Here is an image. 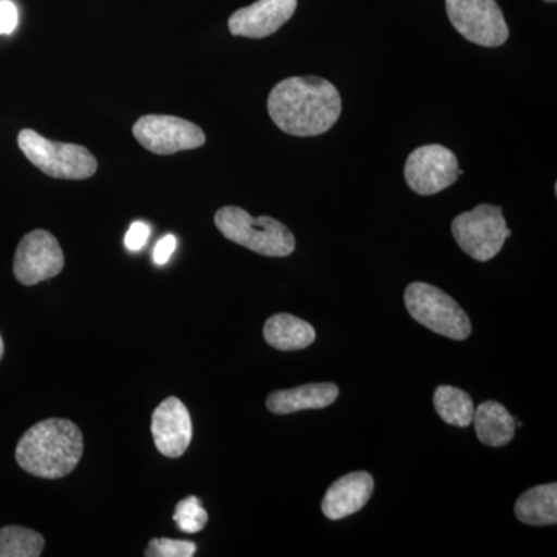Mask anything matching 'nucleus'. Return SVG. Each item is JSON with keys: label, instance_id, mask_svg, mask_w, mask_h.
I'll use <instances>...</instances> for the list:
<instances>
[{"label": "nucleus", "instance_id": "nucleus-21", "mask_svg": "<svg viewBox=\"0 0 557 557\" xmlns=\"http://www.w3.org/2000/svg\"><path fill=\"white\" fill-rule=\"evenodd\" d=\"M197 545L189 541H175V539H152L146 548V557H193Z\"/></svg>", "mask_w": 557, "mask_h": 557}, {"label": "nucleus", "instance_id": "nucleus-12", "mask_svg": "<svg viewBox=\"0 0 557 557\" xmlns=\"http://www.w3.org/2000/svg\"><path fill=\"white\" fill-rule=\"evenodd\" d=\"M296 9L298 0H258L233 13L228 21L231 35L251 39L269 38L292 20Z\"/></svg>", "mask_w": 557, "mask_h": 557}, {"label": "nucleus", "instance_id": "nucleus-16", "mask_svg": "<svg viewBox=\"0 0 557 557\" xmlns=\"http://www.w3.org/2000/svg\"><path fill=\"white\" fill-rule=\"evenodd\" d=\"M472 423H474L475 434L483 445L500 448L515 438V418L500 403H482L478 409H474Z\"/></svg>", "mask_w": 557, "mask_h": 557}, {"label": "nucleus", "instance_id": "nucleus-22", "mask_svg": "<svg viewBox=\"0 0 557 557\" xmlns=\"http://www.w3.org/2000/svg\"><path fill=\"white\" fill-rule=\"evenodd\" d=\"M150 236V228L148 223L145 222H134L131 225L129 231H127L126 239H124V245L129 251H139V249L145 248V245L148 244Z\"/></svg>", "mask_w": 557, "mask_h": 557}, {"label": "nucleus", "instance_id": "nucleus-18", "mask_svg": "<svg viewBox=\"0 0 557 557\" xmlns=\"http://www.w3.org/2000/svg\"><path fill=\"white\" fill-rule=\"evenodd\" d=\"M434 406L445 423L468 428L474 418V403L465 391L453 386H440L435 391Z\"/></svg>", "mask_w": 557, "mask_h": 557}, {"label": "nucleus", "instance_id": "nucleus-8", "mask_svg": "<svg viewBox=\"0 0 557 557\" xmlns=\"http://www.w3.org/2000/svg\"><path fill=\"white\" fill-rule=\"evenodd\" d=\"M463 175L453 150L442 145L421 146L406 160L405 177L409 188L420 196H434L448 189Z\"/></svg>", "mask_w": 557, "mask_h": 557}, {"label": "nucleus", "instance_id": "nucleus-20", "mask_svg": "<svg viewBox=\"0 0 557 557\" xmlns=\"http://www.w3.org/2000/svg\"><path fill=\"white\" fill-rule=\"evenodd\" d=\"M174 522L183 533L196 534L208 523V512L201 507L197 497L183 498L175 507Z\"/></svg>", "mask_w": 557, "mask_h": 557}, {"label": "nucleus", "instance_id": "nucleus-19", "mask_svg": "<svg viewBox=\"0 0 557 557\" xmlns=\"http://www.w3.org/2000/svg\"><path fill=\"white\" fill-rule=\"evenodd\" d=\"M46 541L36 531L24 527H3L0 530V557H39Z\"/></svg>", "mask_w": 557, "mask_h": 557}, {"label": "nucleus", "instance_id": "nucleus-23", "mask_svg": "<svg viewBox=\"0 0 557 557\" xmlns=\"http://www.w3.org/2000/svg\"><path fill=\"white\" fill-rule=\"evenodd\" d=\"M20 13L11 0H0V35H11L16 30Z\"/></svg>", "mask_w": 557, "mask_h": 557}, {"label": "nucleus", "instance_id": "nucleus-17", "mask_svg": "<svg viewBox=\"0 0 557 557\" xmlns=\"http://www.w3.org/2000/svg\"><path fill=\"white\" fill-rule=\"evenodd\" d=\"M516 516L527 525H555L557 522V485L531 487L519 497L515 507Z\"/></svg>", "mask_w": 557, "mask_h": 557}, {"label": "nucleus", "instance_id": "nucleus-10", "mask_svg": "<svg viewBox=\"0 0 557 557\" xmlns=\"http://www.w3.org/2000/svg\"><path fill=\"white\" fill-rule=\"evenodd\" d=\"M64 269V252L60 242L46 230H35L24 236L14 255V276L22 285L39 284L58 276Z\"/></svg>", "mask_w": 557, "mask_h": 557}, {"label": "nucleus", "instance_id": "nucleus-4", "mask_svg": "<svg viewBox=\"0 0 557 557\" xmlns=\"http://www.w3.org/2000/svg\"><path fill=\"white\" fill-rule=\"evenodd\" d=\"M17 143L24 156L49 177L86 180L98 170L97 159L84 146L51 141L32 129L22 131Z\"/></svg>", "mask_w": 557, "mask_h": 557}, {"label": "nucleus", "instance_id": "nucleus-14", "mask_svg": "<svg viewBox=\"0 0 557 557\" xmlns=\"http://www.w3.org/2000/svg\"><path fill=\"white\" fill-rule=\"evenodd\" d=\"M339 388L333 383H313L306 386L273 392L267 398V408L276 416H288L307 409H324L336 401Z\"/></svg>", "mask_w": 557, "mask_h": 557}, {"label": "nucleus", "instance_id": "nucleus-1", "mask_svg": "<svg viewBox=\"0 0 557 557\" xmlns=\"http://www.w3.org/2000/svg\"><path fill=\"white\" fill-rule=\"evenodd\" d=\"M343 110L338 89L318 76L281 81L269 97V113L278 129L295 137H317L335 126Z\"/></svg>", "mask_w": 557, "mask_h": 557}, {"label": "nucleus", "instance_id": "nucleus-24", "mask_svg": "<svg viewBox=\"0 0 557 557\" xmlns=\"http://www.w3.org/2000/svg\"><path fill=\"white\" fill-rule=\"evenodd\" d=\"M175 248H177V239L172 234L161 237L159 244L153 248L152 259L157 265H164L170 262L171 256L174 255Z\"/></svg>", "mask_w": 557, "mask_h": 557}, {"label": "nucleus", "instance_id": "nucleus-5", "mask_svg": "<svg viewBox=\"0 0 557 557\" xmlns=\"http://www.w3.org/2000/svg\"><path fill=\"white\" fill-rule=\"evenodd\" d=\"M406 309L418 324L454 341L471 335V321L465 310L442 289L413 282L405 293Z\"/></svg>", "mask_w": 557, "mask_h": 557}, {"label": "nucleus", "instance_id": "nucleus-3", "mask_svg": "<svg viewBox=\"0 0 557 557\" xmlns=\"http://www.w3.org/2000/svg\"><path fill=\"white\" fill-rule=\"evenodd\" d=\"M215 226L226 239L267 258H287L296 248L295 236L278 220L252 218L239 207H225L215 212Z\"/></svg>", "mask_w": 557, "mask_h": 557}, {"label": "nucleus", "instance_id": "nucleus-9", "mask_svg": "<svg viewBox=\"0 0 557 557\" xmlns=\"http://www.w3.org/2000/svg\"><path fill=\"white\" fill-rule=\"evenodd\" d=\"M134 137L143 148L157 156H172L201 148L207 135L197 124L171 115H146L134 124Z\"/></svg>", "mask_w": 557, "mask_h": 557}, {"label": "nucleus", "instance_id": "nucleus-25", "mask_svg": "<svg viewBox=\"0 0 557 557\" xmlns=\"http://www.w3.org/2000/svg\"><path fill=\"white\" fill-rule=\"evenodd\" d=\"M3 339H2V336H0V359H2L3 357Z\"/></svg>", "mask_w": 557, "mask_h": 557}, {"label": "nucleus", "instance_id": "nucleus-6", "mask_svg": "<svg viewBox=\"0 0 557 557\" xmlns=\"http://www.w3.org/2000/svg\"><path fill=\"white\" fill-rule=\"evenodd\" d=\"M450 230L458 247L479 262L496 258L504 248L505 240L511 236L502 208L487 203L457 215Z\"/></svg>", "mask_w": 557, "mask_h": 557}, {"label": "nucleus", "instance_id": "nucleus-26", "mask_svg": "<svg viewBox=\"0 0 557 557\" xmlns=\"http://www.w3.org/2000/svg\"><path fill=\"white\" fill-rule=\"evenodd\" d=\"M545 2H556V0H545Z\"/></svg>", "mask_w": 557, "mask_h": 557}, {"label": "nucleus", "instance_id": "nucleus-7", "mask_svg": "<svg viewBox=\"0 0 557 557\" xmlns=\"http://www.w3.org/2000/svg\"><path fill=\"white\" fill-rule=\"evenodd\" d=\"M454 28L469 42L500 47L509 38V28L496 0H446Z\"/></svg>", "mask_w": 557, "mask_h": 557}, {"label": "nucleus", "instance_id": "nucleus-15", "mask_svg": "<svg viewBox=\"0 0 557 557\" xmlns=\"http://www.w3.org/2000/svg\"><path fill=\"white\" fill-rule=\"evenodd\" d=\"M263 338L276 350L295 351L311 346L317 339V332L304 319L277 313L263 325Z\"/></svg>", "mask_w": 557, "mask_h": 557}, {"label": "nucleus", "instance_id": "nucleus-2", "mask_svg": "<svg viewBox=\"0 0 557 557\" xmlns=\"http://www.w3.org/2000/svg\"><path fill=\"white\" fill-rule=\"evenodd\" d=\"M84 438L79 428L64 418H50L28 429L16 448V460L28 474L61 479L78 467Z\"/></svg>", "mask_w": 557, "mask_h": 557}, {"label": "nucleus", "instance_id": "nucleus-11", "mask_svg": "<svg viewBox=\"0 0 557 557\" xmlns=\"http://www.w3.org/2000/svg\"><path fill=\"white\" fill-rule=\"evenodd\" d=\"M150 432L160 454L170 458L182 457L193 440L189 410L178 398L164 399L153 410Z\"/></svg>", "mask_w": 557, "mask_h": 557}, {"label": "nucleus", "instance_id": "nucleus-13", "mask_svg": "<svg viewBox=\"0 0 557 557\" xmlns=\"http://www.w3.org/2000/svg\"><path fill=\"white\" fill-rule=\"evenodd\" d=\"M372 475L358 471L336 480L325 493L322 500V512L330 520H339L355 515L364 508L373 493Z\"/></svg>", "mask_w": 557, "mask_h": 557}]
</instances>
